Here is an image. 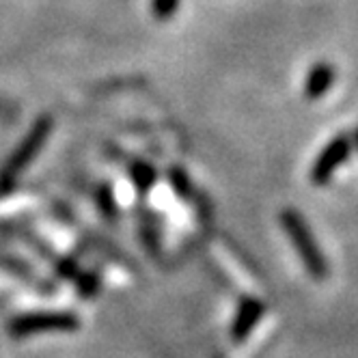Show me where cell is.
Returning <instances> with one entry per match:
<instances>
[{"label": "cell", "instance_id": "obj_12", "mask_svg": "<svg viewBox=\"0 0 358 358\" xmlns=\"http://www.w3.org/2000/svg\"><path fill=\"white\" fill-rule=\"evenodd\" d=\"M177 9H179V0H151V15L160 22L175 17Z\"/></svg>", "mask_w": 358, "mask_h": 358}, {"label": "cell", "instance_id": "obj_10", "mask_svg": "<svg viewBox=\"0 0 358 358\" xmlns=\"http://www.w3.org/2000/svg\"><path fill=\"white\" fill-rule=\"evenodd\" d=\"M138 234H141V242H143V246L147 248L149 255H158L160 252V231H158V224L153 222V218H149V216L141 218Z\"/></svg>", "mask_w": 358, "mask_h": 358}, {"label": "cell", "instance_id": "obj_11", "mask_svg": "<svg viewBox=\"0 0 358 358\" xmlns=\"http://www.w3.org/2000/svg\"><path fill=\"white\" fill-rule=\"evenodd\" d=\"M73 283H76V289H78L80 298H93V296H97V292L101 287L99 274L91 272V270H80L78 276L73 278Z\"/></svg>", "mask_w": 358, "mask_h": 358}, {"label": "cell", "instance_id": "obj_5", "mask_svg": "<svg viewBox=\"0 0 358 358\" xmlns=\"http://www.w3.org/2000/svg\"><path fill=\"white\" fill-rule=\"evenodd\" d=\"M266 315V304L259 298H252V296H244L238 304V311L231 324V339L234 343H242L248 339V335L255 330L262 322V317Z\"/></svg>", "mask_w": 358, "mask_h": 358}, {"label": "cell", "instance_id": "obj_4", "mask_svg": "<svg viewBox=\"0 0 358 358\" xmlns=\"http://www.w3.org/2000/svg\"><path fill=\"white\" fill-rule=\"evenodd\" d=\"M354 151V145H352V136L348 134H339L332 138L322 151L320 156L315 158L313 166H311V182L313 186H326L332 175L339 171V166H343V162L350 158V153Z\"/></svg>", "mask_w": 358, "mask_h": 358}, {"label": "cell", "instance_id": "obj_2", "mask_svg": "<svg viewBox=\"0 0 358 358\" xmlns=\"http://www.w3.org/2000/svg\"><path fill=\"white\" fill-rule=\"evenodd\" d=\"M52 127H55V119L48 115H41L33 123L29 134L22 138L17 149L11 153V158L5 162L3 171H0V196H7L9 192H13L22 173L27 171L29 164L39 156V151L45 145L48 136L52 134Z\"/></svg>", "mask_w": 358, "mask_h": 358}, {"label": "cell", "instance_id": "obj_6", "mask_svg": "<svg viewBox=\"0 0 358 358\" xmlns=\"http://www.w3.org/2000/svg\"><path fill=\"white\" fill-rule=\"evenodd\" d=\"M335 67H332L330 63H317L311 67V71L306 73V80H304V99L309 101H317L322 99L330 89L332 85H335Z\"/></svg>", "mask_w": 358, "mask_h": 358}, {"label": "cell", "instance_id": "obj_3", "mask_svg": "<svg viewBox=\"0 0 358 358\" xmlns=\"http://www.w3.org/2000/svg\"><path fill=\"white\" fill-rule=\"evenodd\" d=\"M80 328V317L65 311L50 313H27L20 315L9 324L11 337H29L39 332H71Z\"/></svg>", "mask_w": 358, "mask_h": 358}, {"label": "cell", "instance_id": "obj_13", "mask_svg": "<svg viewBox=\"0 0 358 358\" xmlns=\"http://www.w3.org/2000/svg\"><path fill=\"white\" fill-rule=\"evenodd\" d=\"M52 264H55V272L63 278H69V280H73L76 276H78V272L83 270L73 257H57Z\"/></svg>", "mask_w": 358, "mask_h": 358}, {"label": "cell", "instance_id": "obj_1", "mask_svg": "<svg viewBox=\"0 0 358 358\" xmlns=\"http://www.w3.org/2000/svg\"><path fill=\"white\" fill-rule=\"evenodd\" d=\"M280 227H283V231L287 234L289 242L294 244L306 274L315 280H326L330 274L328 259L324 257V252H322L317 240L313 238V231L309 229V224H306V220L302 218V214L292 208L283 210L280 212Z\"/></svg>", "mask_w": 358, "mask_h": 358}, {"label": "cell", "instance_id": "obj_7", "mask_svg": "<svg viewBox=\"0 0 358 358\" xmlns=\"http://www.w3.org/2000/svg\"><path fill=\"white\" fill-rule=\"evenodd\" d=\"M127 173H130L132 184H134V188H136V192L141 196H145L149 190H153V186H156V182H158L156 169H153L151 164H147V162H143V160L132 162L130 166H127Z\"/></svg>", "mask_w": 358, "mask_h": 358}, {"label": "cell", "instance_id": "obj_8", "mask_svg": "<svg viewBox=\"0 0 358 358\" xmlns=\"http://www.w3.org/2000/svg\"><path fill=\"white\" fill-rule=\"evenodd\" d=\"M166 179L173 188V192L184 199V201H192L194 199V186H192V179L190 175L182 169V166H171L166 173Z\"/></svg>", "mask_w": 358, "mask_h": 358}, {"label": "cell", "instance_id": "obj_14", "mask_svg": "<svg viewBox=\"0 0 358 358\" xmlns=\"http://www.w3.org/2000/svg\"><path fill=\"white\" fill-rule=\"evenodd\" d=\"M352 145H354V149L358 151V127H356V132H354V138H352Z\"/></svg>", "mask_w": 358, "mask_h": 358}, {"label": "cell", "instance_id": "obj_9", "mask_svg": "<svg viewBox=\"0 0 358 358\" xmlns=\"http://www.w3.org/2000/svg\"><path fill=\"white\" fill-rule=\"evenodd\" d=\"M95 201H97V208L101 212V216H106V220H117L119 214V206H117V199L113 192L110 184H99L97 192H95Z\"/></svg>", "mask_w": 358, "mask_h": 358}]
</instances>
